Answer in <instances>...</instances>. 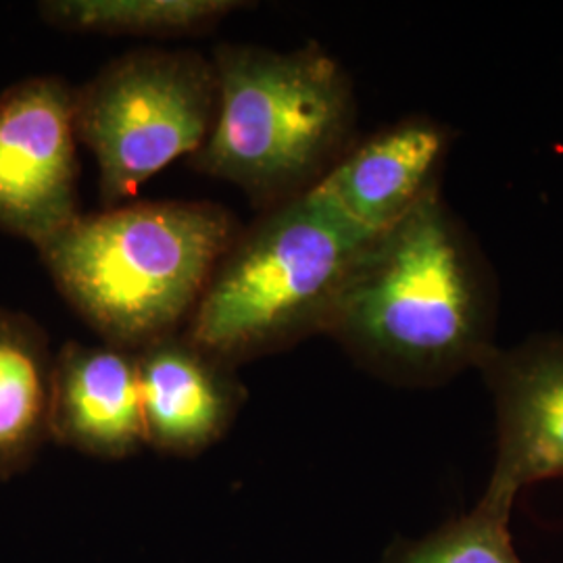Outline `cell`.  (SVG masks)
<instances>
[{
  "instance_id": "8fae6325",
  "label": "cell",
  "mask_w": 563,
  "mask_h": 563,
  "mask_svg": "<svg viewBox=\"0 0 563 563\" xmlns=\"http://www.w3.org/2000/svg\"><path fill=\"white\" fill-rule=\"evenodd\" d=\"M53 369L41 323L0 307V483L23 474L51 443Z\"/></svg>"
},
{
  "instance_id": "6da1fadb",
  "label": "cell",
  "mask_w": 563,
  "mask_h": 563,
  "mask_svg": "<svg viewBox=\"0 0 563 563\" xmlns=\"http://www.w3.org/2000/svg\"><path fill=\"white\" fill-rule=\"evenodd\" d=\"M497 318V274L437 188L369 242L325 334L383 383L439 388L478 369Z\"/></svg>"
},
{
  "instance_id": "7c38bea8",
  "label": "cell",
  "mask_w": 563,
  "mask_h": 563,
  "mask_svg": "<svg viewBox=\"0 0 563 563\" xmlns=\"http://www.w3.org/2000/svg\"><path fill=\"white\" fill-rule=\"evenodd\" d=\"M255 7L244 0H46L38 13L63 32L142 38L199 36Z\"/></svg>"
},
{
  "instance_id": "5b68a950",
  "label": "cell",
  "mask_w": 563,
  "mask_h": 563,
  "mask_svg": "<svg viewBox=\"0 0 563 563\" xmlns=\"http://www.w3.org/2000/svg\"><path fill=\"white\" fill-rule=\"evenodd\" d=\"M220 81L199 51L134 48L74 90L76 136L97 159L107 209L192 157L218 115Z\"/></svg>"
},
{
  "instance_id": "7a4b0ae2",
  "label": "cell",
  "mask_w": 563,
  "mask_h": 563,
  "mask_svg": "<svg viewBox=\"0 0 563 563\" xmlns=\"http://www.w3.org/2000/svg\"><path fill=\"white\" fill-rule=\"evenodd\" d=\"M236 236L218 202L136 201L80 213L38 253L81 322L139 353L180 334Z\"/></svg>"
},
{
  "instance_id": "4fadbf2b",
  "label": "cell",
  "mask_w": 563,
  "mask_h": 563,
  "mask_svg": "<svg viewBox=\"0 0 563 563\" xmlns=\"http://www.w3.org/2000/svg\"><path fill=\"white\" fill-rule=\"evenodd\" d=\"M509 522L511 511L478 501L420 539H397L380 563H523Z\"/></svg>"
},
{
  "instance_id": "3957f363",
  "label": "cell",
  "mask_w": 563,
  "mask_h": 563,
  "mask_svg": "<svg viewBox=\"0 0 563 563\" xmlns=\"http://www.w3.org/2000/svg\"><path fill=\"white\" fill-rule=\"evenodd\" d=\"M211 59L218 115L190 169L272 209L313 188L355 142L353 81L320 44L280 53L225 42Z\"/></svg>"
},
{
  "instance_id": "ba28073f",
  "label": "cell",
  "mask_w": 563,
  "mask_h": 563,
  "mask_svg": "<svg viewBox=\"0 0 563 563\" xmlns=\"http://www.w3.org/2000/svg\"><path fill=\"white\" fill-rule=\"evenodd\" d=\"M455 134L441 121L411 115L355 141L307 192L372 236L441 188Z\"/></svg>"
},
{
  "instance_id": "30bf717a",
  "label": "cell",
  "mask_w": 563,
  "mask_h": 563,
  "mask_svg": "<svg viewBox=\"0 0 563 563\" xmlns=\"http://www.w3.org/2000/svg\"><path fill=\"white\" fill-rule=\"evenodd\" d=\"M51 441L101 462L144 446L136 353L113 344L69 341L55 355Z\"/></svg>"
},
{
  "instance_id": "9c48e42d",
  "label": "cell",
  "mask_w": 563,
  "mask_h": 563,
  "mask_svg": "<svg viewBox=\"0 0 563 563\" xmlns=\"http://www.w3.org/2000/svg\"><path fill=\"white\" fill-rule=\"evenodd\" d=\"M136 360L146 446L190 460L230 432L246 401L239 367L181 332L142 349Z\"/></svg>"
},
{
  "instance_id": "277c9868",
  "label": "cell",
  "mask_w": 563,
  "mask_h": 563,
  "mask_svg": "<svg viewBox=\"0 0 563 563\" xmlns=\"http://www.w3.org/2000/svg\"><path fill=\"white\" fill-rule=\"evenodd\" d=\"M374 239L309 192L265 209L230 244L181 334L234 367L325 334Z\"/></svg>"
},
{
  "instance_id": "52a82bcc",
  "label": "cell",
  "mask_w": 563,
  "mask_h": 563,
  "mask_svg": "<svg viewBox=\"0 0 563 563\" xmlns=\"http://www.w3.org/2000/svg\"><path fill=\"white\" fill-rule=\"evenodd\" d=\"M478 372L497 420V455L481 504L514 511L523 488L563 481V332L497 344Z\"/></svg>"
},
{
  "instance_id": "8992f818",
  "label": "cell",
  "mask_w": 563,
  "mask_h": 563,
  "mask_svg": "<svg viewBox=\"0 0 563 563\" xmlns=\"http://www.w3.org/2000/svg\"><path fill=\"white\" fill-rule=\"evenodd\" d=\"M74 88L34 76L0 92V230L51 241L80 216Z\"/></svg>"
}]
</instances>
